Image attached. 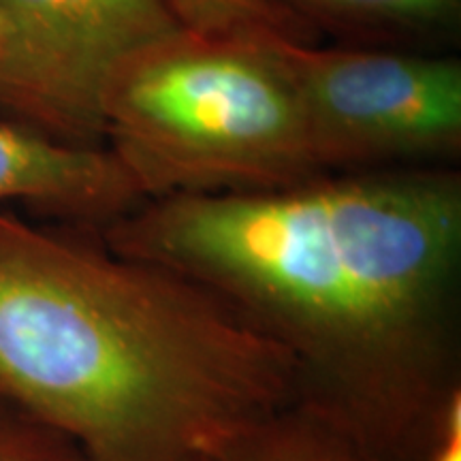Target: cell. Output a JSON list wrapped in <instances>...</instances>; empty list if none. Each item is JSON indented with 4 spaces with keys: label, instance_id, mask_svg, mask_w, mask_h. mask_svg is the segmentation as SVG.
I'll return each instance as SVG.
<instances>
[{
    "label": "cell",
    "instance_id": "1",
    "mask_svg": "<svg viewBox=\"0 0 461 461\" xmlns=\"http://www.w3.org/2000/svg\"><path fill=\"white\" fill-rule=\"evenodd\" d=\"M118 255L214 293L367 461H425L461 403V176L412 165L146 199Z\"/></svg>",
    "mask_w": 461,
    "mask_h": 461
},
{
    "label": "cell",
    "instance_id": "2",
    "mask_svg": "<svg viewBox=\"0 0 461 461\" xmlns=\"http://www.w3.org/2000/svg\"><path fill=\"white\" fill-rule=\"evenodd\" d=\"M0 397L84 461H230L302 403L288 355L214 293L5 210Z\"/></svg>",
    "mask_w": 461,
    "mask_h": 461
},
{
    "label": "cell",
    "instance_id": "3",
    "mask_svg": "<svg viewBox=\"0 0 461 461\" xmlns=\"http://www.w3.org/2000/svg\"><path fill=\"white\" fill-rule=\"evenodd\" d=\"M280 34L180 26L115 71L103 96V137L143 199L272 190L327 176Z\"/></svg>",
    "mask_w": 461,
    "mask_h": 461
},
{
    "label": "cell",
    "instance_id": "12",
    "mask_svg": "<svg viewBox=\"0 0 461 461\" xmlns=\"http://www.w3.org/2000/svg\"><path fill=\"white\" fill-rule=\"evenodd\" d=\"M7 45H9V31H7V24H5L3 15H0V79H3L5 60H7Z\"/></svg>",
    "mask_w": 461,
    "mask_h": 461
},
{
    "label": "cell",
    "instance_id": "9",
    "mask_svg": "<svg viewBox=\"0 0 461 461\" xmlns=\"http://www.w3.org/2000/svg\"><path fill=\"white\" fill-rule=\"evenodd\" d=\"M184 28L203 32H285L297 37L295 17L274 0H167Z\"/></svg>",
    "mask_w": 461,
    "mask_h": 461
},
{
    "label": "cell",
    "instance_id": "5",
    "mask_svg": "<svg viewBox=\"0 0 461 461\" xmlns=\"http://www.w3.org/2000/svg\"><path fill=\"white\" fill-rule=\"evenodd\" d=\"M0 105L54 140L96 148L103 96L132 54L182 24L167 0H0Z\"/></svg>",
    "mask_w": 461,
    "mask_h": 461
},
{
    "label": "cell",
    "instance_id": "4",
    "mask_svg": "<svg viewBox=\"0 0 461 461\" xmlns=\"http://www.w3.org/2000/svg\"><path fill=\"white\" fill-rule=\"evenodd\" d=\"M316 165H440L461 149V62L372 50H319L280 34Z\"/></svg>",
    "mask_w": 461,
    "mask_h": 461
},
{
    "label": "cell",
    "instance_id": "8",
    "mask_svg": "<svg viewBox=\"0 0 461 461\" xmlns=\"http://www.w3.org/2000/svg\"><path fill=\"white\" fill-rule=\"evenodd\" d=\"M230 461H367L359 448L305 403L257 431Z\"/></svg>",
    "mask_w": 461,
    "mask_h": 461
},
{
    "label": "cell",
    "instance_id": "10",
    "mask_svg": "<svg viewBox=\"0 0 461 461\" xmlns=\"http://www.w3.org/2000/svg\"><path fill=\"white\" fill-rule=\"evenodd\" d=\"M0 461L84 459L65 436L0 397Z\"/></svg>",
    "mask_w": 461,
    "mask_h": 461
},
{
    "label": "cell",
    "instance_id": "11",
    "mask_svg": "<svg viewBox=\"0 0 461 461\" xmlns=\"http://www.w3.org/2000/svg\"><path fill=\"white\" fill-rule=\"evenodd\" d=\"M425 461H461V403L448 414L445 429Z\"/></svg>",
    "mask_w": 461,
    "mask_h": 461
},
{
    "label": "cell",
    "instance_id": "6",
    "mask_svg": "<svg viewBox=\"0 0 461 461\" xmlns=\"http://www.w3.org/2000/svg\"><path fill=\"white\" fill-rule=\"evenodd\" d=\"M9 201L103 229L146 199L112 149L0 122V203Z\"/></svg>",
    "mask_w": 461,
    "mask_h": 461
},
{
    "label": "cell",
    "instance_id": "7",
    "mask_svg": "<svg viewBox=\"0 0 461 461\" xmlns=\"http://www.w3.org/2000/svg\"><path fill=\"white\" fill-rule=\"evenodd\" d=\"M461 0H276V5L331 28L363 34H403L434 28L457 14Z\"/></svg>",
    "mask_w": 461,
    "mask_h": 461
}]
</instances>
